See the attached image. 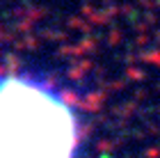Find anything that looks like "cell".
<instances>
[{
    "instance_id": "1",
    "label": "cell",
    "mask_w": 160,
    "mask_h": 158,
    "mask_svg": "<svg viewBox=\"0 0 160 158\" xmlns=\"http://www.w3.org/2000/svg\"><path fill=\"white\" fill-rule=\"evenodd\" d=\"M78 128L71 108L48 87L0 80V158H73Z\"/></svg>"
}]
</instances>
